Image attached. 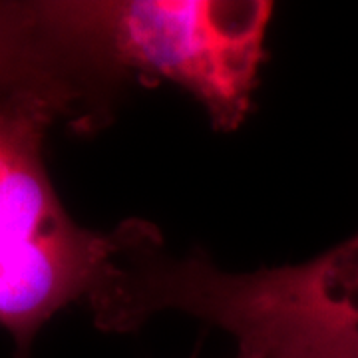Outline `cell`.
I'll use <instances>...</instances> for the list:
<instances>
[{
  "label": "cell",
  "mask_w": 358,
  "mask_h": 358,
  "mask_svg": "<svg viewBox=\"0 0 358 358\" xmlns=\"http://www.w3.org/2000/svg\"><path fill=\"white\" fill-rule=\"evenodd\" d=\"M74 100L58 90H26L0 102V327L13 336L14 358H32L52 315L103 291L150 231L145 223L106 235L84 229L54 192L44 140Z\"/></svg>",
  "instance_id": "1"
},
{
  "label": "cell",
  "mask_w": 358,
  "mask_h": 358,
  "mask_svg": "<svg viewBox=\"0 0 358 358\" xmlns=\"http://www.w3.org/2000/svg\"><path fill=\"white\" fill-rule=\"evenodd\" d=\"M52 34L72 56L169 80L203 103L219 129L249 112L271 2H40Z\"/></svg>",
  "instance_id": "2"
},
{
  "label": "cell",
  "mask_w": 358,
  "mask_h": 358,
  "mask_svg": "<svg viewBox=\"0 0 358 358\" xmlns=\"http://www.w3.org/2000/svg\"><path fill=\"white\" fill-rule=\"evenodd\" d=\"M68 66L64 52L44 24L38 2H0V100L26 90L74 94L66 80Z\"/></svg>",
  "instance_id": "3"
},
{
  "label": "cell",
  "mask_w": 358,
  "mask_h": 358,
  "mask_svg": "<svg viewBox=\"0 0 358 358\" xmlns=\"http://www.w3.org/2000/svg\"><path fill=\"white\" fill-rule=\"evenodd\" d=\"M237 358H245V357H243V355H237Z\"/></svg>",
  "instance_id": "4"
}]
</instances>
